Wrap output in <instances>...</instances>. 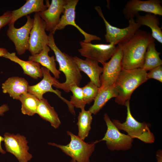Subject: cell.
Instances as JSON below:
<instances>
[{"label":"cell","instance_id":"1","mask_svg":"<svg viewBox=\"0 0 162 162\" xmlns=\"http://www.w3.org/2000/svg\"><path fill=\"white\" fill-rule=\"evenodd\" d=\"M154 41L150 33L139 29L128 42L119 45L122 53V68L127 70L142 68L147 47Z\"/></svg>","mask_w":162,"mask_h":162},{"label":"cell","instance_id":"2","mask_svg":"<svg viewBox=\"0 0 162 162\" xmlns=\"http://www.w3.org/2000/svg\"><path fill=\"white\" fill-rule=\"evenodd\" d=\"M53 34L50 32L48 36L49 41L48 46L54 52L56 61L58 63V70L63 73L66 80L63 83L57 82L53 86L61 89L66 92H70V87L74 85H80L82 79L80 71L75 62L74 57L62 52L56 45Z\"/></svg>","mask_w":162,"mask_h":162},{"label":"cell","instance_id":"3","mask_svg":"<svg viewBox=\"0 0 162 162\" xmlns=\"http://www.w3.org/2000/svg\"><path fill=\"white\" fill-rule=\"evenodd\" d=\"M147 73L141 68L131 70L122 68L114 84L117 92L115 102L125 106L126 102L130 100L133 92L147 80Z\"/></svg>","mask_w":162,"mask_h":162},{"label":"cell","instance_id":"4","mask_svg":"<svg viewBox=\"0 0 162 162\" xmlns=\"http://www.w3.org/2000/svg\"><path fill=\"white\" fill-rule=\"evenodd\" d=\"M125 106L127 110L125 121L122 123L118 120L113 119L112 121L114 125L119 130L125 131L133 139L137 138L146 143H153L154 136L150 130L148 124L145 122H139L133 117L130 111V100L126 102Z\"/></svg>","mask_w":162,"mask_h":162},{"label":"cell","instance_id":"5","mask_svg":"<svg viewBox=\"0 0 162 162\" xmlns=\"http://www.w3.org/2000/svg\"><path fill=\"white\" fill-rule=\"evenodd\" d=\"M67 133L70 137V141L67 145L50 142L48 144L60 148L76 162H90L89 158L94 150L95 145L100 141L96 140L90 143H87L69 131H68Z\"/></svg>","mask_w":162,"mask_h":162},{"label":"cell","instance_id":"6","mask_svg":"<svg viewBox=\"0 0 162 162\" xmlns=\"http://www.w3.org/2000/svg\"><path fill=\"white\" fill-rule=\"evenodd\" d=\"M95 9L104 22L106 29L105 38L106 41L109 44L117 45L123 44L131 38L141 27L133 19L128 20V25L125 28H119L113 26L106 20L100 6H95Z\"/></svg>","mask_w":162,"mask_h":162},{"label":"cell","instance_id":"7","mask_svg":"<svg viewBox=\"0 0 162 162\" xmlns=\"http://www.w3.org/2000/svg\"><path fill=\"white\" fill-rule=\"evenodd\" d=\"M104 119L107 130L104 137L99 141H105L108 148L112 151H124L130 149L134 139L128 134L121 133L107 114H104Z\"/></svg>","mask_w":162,"mask_h":162},{"label":"cell","instance_id":"8","mask_svg":"<svg viewBox=\"0 0 162 162\" xmlns=\"http://www.w3.org/2000/svg\"><path fill=\"white\" fill-rule=\"evenodd\" d=\"M6 151L14 155L18 162H28L32 158L29 152V147L26 138L19 134L6 132L4 135Z\"/></svg>","mask_w":162,"mask_h":162},{"label":"cell","instance_id":"9","mask_svg":"<svg viewBox=\"0 0 162 162\" xmlns=\"http://www.w3.org/2000/svg\"><path fill=\"white\" fill-rule=\"evenodd\" d=\"M80 44L81 48L78 50L82 56L101 64L110 59L118 47V45L113 44H93L81 41Z\"/></svg>","mask_w":162,"mask_h":162},{"label":"cell","instance_id":"10","mask_svg":"<svg viewBox=\"0 0 162 162\" xmlns=\"http://www.w3.org/2000/svg\"><path fill=\"white\" fill-rule=\"evenodd\" d=\"M118 46L117 50L110 60L102 64L103 66V71L100 76V90L114 85L122 69V53L120 46Z\"/></svg>","mask_w":162,"mask_h":162},{"label":"cell","instance_id":"11","mask_svg":"<svg viewBox=\"0 0 162 162\" xmlns=\"http://www.w3.org/2000/svg\"><path fill=\"white\" fill-rule=\"evenodd\" d=\"M33 26L31 31L28 50L33 56L39 53L48 45L49 37L46 34V24L38 13H35Z\"/></svg>","mask_w":162,"mask_h":162},{"label":"cell","instance_id":"12","mask_svg":"<svg viewBox=\"0 0 162 162\" xmlns=\"http://www.w3.org/2000/svg\"><path fill=\"white\" fill-rule=\"evenodd\" d=\"M26 23L19 28H16L14 24H8L7 35L14 43L15 50L19 55L23 54L28 50V41L34 19L29 15L26 16Z\"/></svg>","mask_w":162,"mask_h":162},{"label":"cell","instance_id":"13","mask_svg":"<svg viewBox=\"0 0 162 162\" xmlns=\"http://www.w3.org/2000/svg\"><path fill=\"white\" fill-rule=\"evenodd\" d=\"M43 75L42 80L38 83L33 86H29L28 92L33 94L40 100L43 98L44 94L48 92H53L56 94L67 105L69 110L71 113L74 112V108L72 106L70 101L61 96V92L57 90H54L52 86L59 82L55 77H52L50 71L46 68L41 67Z\"/></svg>","mask_w":162,"mask_h":162},{"label":"cell","instance_id":"14","mask_svg":"<svg viewBox=\"0 0 162 162\" xmlns=\"http://www.w3.org/2000/svg\"><path fill=\"white\" fill-rule=\"evenodd\" d=\"M161 2L160 0H129L123 9V14L125 18L128 20L134 19L140 11L162 16Z\"/></svg>","mask_w":162,"mask_h":162},{"label":"cell","instance_id":"15","mask_svg":"<svg viewBox=\"0 0 162 162\" xmlns=\"http://www.w3.org/2000/svg\"><path fill=\"white\" fill-rule=\"evenodd\" d=\"M78 2V0H66L63 15L60 18L58 24L52 32L54 34L56 30L63 29L66 26L70 25L75 27L84 36L85 39L82 41L84 42H91L94 40H101V38L99 37L87 33L76 24L75 22V10Z\"/></svg>","mask_w":162,"mask_h":162},{"label":"cell","instance_id":"16","mask_svg":"<svg viewBox=\"0 0 162 162\" xmlns=\"http://www.w3.org/2000/svg\"><path fill=\"white\" fill-rule=\"evenodd\" d=\"M66 4V0H52L46 9L38 13L45 23L46 31L52 32L58 24L60 15L64 13Z\"/></svg>","mask_w":162,"mask_h":162},{"label":"cell","instance_id":"17","mask_svg":"<svg viewBox=\"0 0 162 162\" xmlns=\"http://www.w3.org/2000/svg\"><path fill=\"white\" fill-rule=\"evenodd\" d=\"M74 59L80 71L86 74L90 81L100 88V76L103 72V68L99 66L98 62L88 58L83 60L76 56L74 57Z\"/></svg>","mask_w":162,"mask_h":162},{"label":"cell","instance_id":"18","mask_svg":"<svg viewBox=\"0 0 162 162\" xmlns=\"http://www.w3.org/2000/svg\"><path fill=\"white\" fill-rule=\"evenodd\" d=\"M29 85L24 78L18 76L8 78L2 84V88L4 93H8L13 99L19 100L22 94L28 92Z\"/></svg>","mask_w":162,"mask_h":162},{"label":"cell","instance_id":"19","mask_svg":"<svg viewBox=\"0 0 162 162\" xmlns=\"http://www.w3.org/2000/svg\"><path fill=\"white\" fill-rule=\"evenodd\" d=\"M44 4L43 0H27L20 8L11 11V19L8 24H14L15 22L21 17L33 12H39L46 9L50 5L48 1Z\"/></svg>","mask_w":162,"mask_h":162},{"label":"cell","instance_id":"20","mask_svg":"<svg viewBox=\"0 0 162 162\" xmlns=\"http://www.w3.org/2000/svg\"><path fill=\"white\" fill-rule=\"evenodd\" d=\"M3 57L8 58L18 64L22 68L24 74L35 79L41 78L43 76L40 64L32 61H25L19 58L15 52H8Z\"/></svg>","mask_w":162,"mask_h":162},{"label":"cell","instance_id":"21","mask_svg":"<svg viewBox=\"0 0 162 162\" xmlns=\"http://www.w3.org/2000/svg\"><path fill=\"white\" fill-rule=\"evenodd\" d=\"M135 21L138 25L147 26L151 29L152 37L160 43L162 44V31L159 27L158 18L154 14L147 13L144 15L137 14Z\"/></svg>","mask_w":162,"mask_h":162},{"label":"cell","instance_id":"22","mask_svg":"<svg viewBox=\"0 0 162 162\" xmlns=\"http://www.w3.org/2000/svg\"><path fill=\"white\" fill-rule=\"evenodd\" d=\"M50 50V47L48 45L46 46L39 53L29 56L28 61L36 62L41 64L51 71L56 79H58L61 72L56 68L54 56H50L48 55V52Z\"/></svg>","mask_w":162,"mask_h":162},{"label":"cell","instance_id":"23","mask_svg":"<svg viewBox=\"0 0 162 162\" xmlns=\"http://www.w3.org/2000/svg\"><path fill=\"white\" fill-rule=\"evenodd\" d=\"M36 114L44 120L49 122L55 129L58 128L61 125V122L54 107L44 98L40 100Z\"/></svg>","mask_w":162,"mask_h":162},{"label":"cell","instance_id":"24","mask_svg":"<svg viewBox=\"0 0 162 162\" xmlns=\"http://www.w3.org/2000/svg\"><path fill=\"white\" fill-rule=\"evenodd\" d=\"M117 92L114 85L101 90H99L94 100L93 104L88 110L92 114L95 115L104 106L107 102L113 98H116Z\"/></svg>","mask_w":162,"mask_h":162},{"label":"cell","instance_id":"25","mask_svg":"<svg viewBox=\"0 0 162 162\" xmlns=\"http://www.w3.org/2000/svg\"><path fill=\"white\" fill-rule=\"evenodd\" d=\"M160 53L156 49L154 41L150 43L147 48L142 68L147 72L162 65V61L160 58Z\"/></svg>","mask_w":162,"mask_h":162},{"label":"cell","instance_id":"26","mask_svg":"<svg viewBox=\"0 0 162 162\" xmlns=\"http://www.w3.org/2000/svg\"><path fill=\"white\" fill-rule=\"evenodd\" d=\"M19 100L21 103V111L24 115L33 116L37 113L40 100L28 92L21 95Z\"/></svg>","mask_w":162,"mask_h":162},{"label":"cell","instance_id":"27","mask_svg":"<svg viewBox=\"0 0 162 162\" xmlns=\"http://www.w3.org/2000/svg\"><path fill=\"white\" fill-rule=\"evenodd\" d=\"M92 119V114L88 110H85L84 109L79 112L77 123L78 128V136L83 140L88 136L91 130Z\"/></svg>","mask_w":162,"mask_h":162},{"label":"cell","instance_id":"28","mask_svg":"<svg viewBox=\"0 0 162 162\" xmlns=\"http://www.w3.org/2000/svg\"><path fill=\"white\" fill-rule=\"evenodd\" d=\"M69 90L73 94L69 101L72 107L80 108L81 110L85 109L86 104L84 99L82 88L77 85H74L70 87Z\"/></svg>","mask_w":162,"mask_h":162},{"label":"cell","instance_id":"29","mask_svg":"<svg viewBox=\"0 0 162 162\" xmlns=\"http://www.w3.org/2000/svg\"><path fill=\"white\" fill-rule=\"evenodd\" d=\"M99 88L90 81L82 88L84 99L86 104H89L94 100L98 94Z\"/></svg>","mask_w":162,"mask_h":162},{"label":"cell","instance_id":"30","mask_svg":"<svg viewBox=\"0 0 162 162\" xmlns=\"http://www.w3.org/2000/svg\"><path fill=\"white\" fill-rule=\"evenodd\" d=\"M146 78L147 80L153 79L161 82H162V65L156 67L147 73Z\"/></svg>","mask_w":162,"mask_h":162},{"label":"cell","instance_id":"31","mask_svg":"<svg viewBox=\"0 0 162 162\" xmlns=\"http://www.w3.org/2000/svg\"><path fill=\"white\" fill-rule=\"evenodd\" d=\"M11 11H7L0 16V30L4 26L10 22L11 19Z\"/></svg>","mask_w":162,"mask_h":162},{"label":"cell","instance_id":"32","mask_svg":"<svg viewBox=\"0 0 162 162\" xmlns=\"http://www.w3.org/2000/svg\"><path fill=\"white\" fill-rule=\"evenodd\" d=\"M9 110V108L8 105L4 104L0 106V116H3L4 113L8 111Z\"/></svg>","mask_w":162,"mask_h":162},{"label":"cell","instance_id":"33","mask_svg":"<svg viewBox=\"0 0 162 162\" xmlns=\"http://www.w3.org/2000/svg\"><path fill=\"white\" fill-rule=\"evenodd\" d=\"M156 157L157 162H162V150L161 149H159L156 152Z\"/></svg>","mask_w":162,"mask_h":162},{"label":"cell","instance_id":"34","mask_svg":"<svg viewBox=\"0 0 162 162\" xmlns=\"http://www.w3.org/2000/svg\"><path fill=\"white\" fill-rule=\"evenodd\" d=\"M4 140V137L0 136V153L2 154H4L6 153V151L3 149L1 146L2 142Z\"/></svg>","mask_w":162,"mask_h":162},{"label":"cell","instance_id":"35","mask_svg":"<svg viewBox=\"0 0 162 162\" xmlns=\"http://www.w3.org/2000/svg\"><path fill=\"white\" fill-rule=\"evenodd\" d=\"M8 52L6 49L0 48V57H3Z\"/></svg>","mask_w":162,"mask_h":162},{"label":"cell","instance_id":"36","mask_svg":"<svg viewBox=\"0 0 162 162\" xmlns=\"http://www.w3.org/2000/svg\"><path fill=\"white\" fill-rule=\"evenodd\" d=\"M70 162H76L75 160H74L73 159H71V160Z\"/></svg>","mask_w":162,"mask_h":162}]
</instances>
